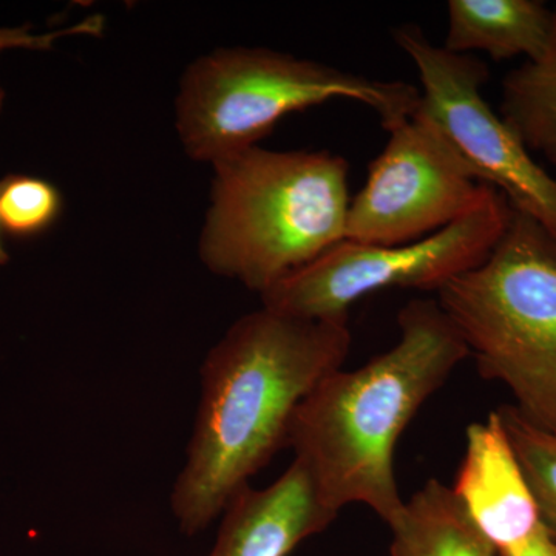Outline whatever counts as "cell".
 <instances>
[{
    "label": "cell",
    "mask_w": 556,
    "mask_h": 556,
    "mask_svg": "<svg viewBox=\"0 0 556 556\" xmlns=\"http://www.w3.org/2000/svg\"><path fill=\"white\" fill-rule=\"evenodd\" d=\"M500 415L535 497L541 525L556 546V430L533 426L511 405L501 408Z\"/></svg>",
    "instance_id": "cell-14"
},
{
    "label": "cell",
    "mask_w": 556,
    "mask_h": 556,
    "mask_svg": "<svg viewBox=\"0 0 556 556\" xmlns=\"http://www.w3.org/2000/svg\"><path fill=\"white\" fill-rule=\"evenodd\" d=\"M393 38L419 76L417 112L438 126L484 185L556 236V178L485 101L484 62L437 46L416 25H402Z\"/></svg>",
    "instance_id": "cell-7"
},
{
    "label": "cell",
    "mask_w": 556,
    "mask_h": 556,
    "mask_svg": "<svg viewBox=\"0 0 556 556\" xmlns=\"http://www.w3.org/2000/svg\"><path fill=\"white\" fill-rule=\"evenodd\" d=\"M514 207L493 189L467 217L412 243L364 244L343 240L278 283L263 306L306 320H348L354 303L391 288L439 291L477 268L503 239Z\"/></svg>",
    "instance_id": "cell-6"
},
{
    "label": "cell",
    "mask_w": 556,
    "mask_h": 556,
    "mask_svg": "<svg viewBox=\"0 0 556 556\" xmlns=\"http://www.w3.org/2000/svg\"><path fill=\"white\" fill-rule=\"evenodd\" d=\"M214 166L201 262L265 294L346 237L350 164L336 153L254 146Z\"/></svg>",
    "instance_id": "cell-3"
},
{
    "label": "cell",
    "mask_w": 556,
    "mask_h": 556,
    "mask_svg": "<svg viewBox=\"0 0 556 556\" xmlns=\"http://www.w3.org/2000/svg\"><path fill=\"white\" fill-rule=\"evenodd\" d=\"M555 551H556V546H555Z\"/></svg>",
    "instance_id": "cell-20"
},
{
    "label": "cell",
    "mask_w": 556,
    "mask_h": 556,
    "mask_svg": "<svg viewBox=\"0 0 556 556\" xmlns=\"http://www.w3.org/2000/svg\"><path fill=\"white\" fill-rule=\"evenodd\" d=\"M500 115L556 178V7L546 49L503 80Z\"/></svg>",
    "instance_id": "cell-13"
},
{
    "label": "cell",
    "mask_w": 556,
    "mask_h": 556,
    "mask_svg": "<svg viewBox=\"0 0 556 556\" xmlns=\"http://www.w3.org/2000/svg\"><path fill=\"white\" fill-rule=\"evenodd\" d=\"M350 346L348 320H306L262 306L208 351L188 457L170 496L185 535L203 532L288 447L299 405L343 367Z\"/></svg>",
    "instance_id": "cell-1"
},
{
    "label": "cell",
    "mask_w": 556,
    "mask_h": 556,
    "mask_svg": "<svg viewBox=\"0 0 556 556\" xmlns=\"http://www.w3.org/2000/svg\"><path fill=\"white\" fill-rule=\"evenodd\" d=\"M336 100L367 105L388 131L415 115L420 91L276 50L230 47L186 68L175 124L190 159L214 164L258 146L291 113Z\"/></svg>",
    "instance_id": "cell-4"
},
{
    "label": "cell",
    "mask_w": 556,
    "mask_h": 556,
    "mask_svg": "<svg viewBox=\"0 0 556 556\" xmlns=\"http://www.w3.org/2000/svg\"><path fill=\"white\" fill-rule=\"evenodd\" d=\"M497 556H556V551L555 544L552 543L543 527L525 546L508 554H497Z\"/></svg>",
    "instance_id": "cell-16"
},
{
    "label": "cell",
    "mask_w": 556,
    "mask_h": 556,
    "mask_svg": "<svg viewBox=\"0 0 556 556\" xmlns=\"http://www.w3.org/2000/svg\"><path fill=\"white\" fill-rule=\"evenodd\" d=\"M64 201L53 182L28 175L0 179V226L16 239L47 232L60 219Z\"/></svg>",
    "instance_id": "cell-15"
},
{
    "label": "cell",
    "mask_w": 556,
    "mask_h": 556,
    "mask_svg": "<svg viewBox=\"0 0 556 556\" xmlns=\"http://www.w3.org/2000/svg\"><path fill=\"white\" fill-rule=\"evenodd\" d=\"M388 135L350 201L345 240L390 247L426 239L467 217L492 192L417 110Z\"/></svg>",
    "instance_id": "cell-8"
},
{
    "label": "cell",
    "mask_w": 556,
    "mask_h": 556,
    "mask_svg": "<svg viewBox=\"0 0 556 556\" xmlns=\"http://www.w3.org/2000/svg\"><path fill=\"white\" fill-rule=\"evenodd\" d=\"M13 49L42 50L43 47L36 42H28V40H0V53ZM3 101H5V90L0 84V113H2Z\"/></svg>",
    "instance_id": "cell-18"
},
{
    "label": "cell",
    "mask_w": 556,
    "mask_h": 556,
    "mask_svg": "<svg viewBox=\"0 0 556 556\" xmlns=\"http://www.w3.org/2000/svg\"><path fill=\"white\" fill-rule=\"evenodd\" d=\"M397 325L391 350L336 369L303 399L288 439L328 510L364 504L387 525L405 507L394 471L399 438L470 356L438 300H412Z\"/></svg>",
    "instance_id": "cell-2"
},
{
    "label": "cell",
    "mask_w": 556,
    "mask_h": 556,
    "mask_svg": "<svg viewBox=\"0 0 556 556\" xmlns=\"http://www.w3.org/2000/svg\"><path fill=\"white\" fill-rule=\"evenodd\" d=\"M444 49L492 60L535 61L546 49L554 9L540 0H448Z\"/></svg>",
    "instance_id": "cell-11"
},
{
    "label": "cell",
    "mask_w": 556,
    "mask_h": 556,
    "mask_svg": "<svg viewBox=\"0 0 556 556\" xmlns=\"http://www.w3.org/2000/svg\"><path fill=\"white\" fill-rule=\"evenodd\" d=\"M475 357L533 426L556 430V236L515 211L489 255L438 291Z\"/></svg>",
    "instance_id": "cell-5"
},
{
    "label": "cell",
    "mask_w": 556,
    "mask_h": 556,
    "mask_svg": "<svg viewBox=\"0 0 556 556\" xmlns=\"http://www.w3.org/2000/svg\"><path fill=\"white\" fill-rule=\"evenodd\" d=\"M391 556H497L481 535L452 486L430 479L388 525Z\"/></svg>",
    "instance_id": "cell-12"
},
{
    "label": "cell",
    "mask_w": 556,
    "mask_h": 556,
    "mask_svg": "<svg viewBox=\"0 0 556 556\" xmlns=\"http://www.w3.org/2000/svg\"><path fill=\"white\" fill-rule=\"evenodd\" d=\"M2 233V226H0V266L7 265L10 262L9 251L3 247Z\"/></svg>",
    "instance_id": "cell-19"
},
{
    "label": "cell",
    "mask_w": 556,
    "mask_h": 556,
    "mask_svg": "<svg viewBox=\"0 0 556 556\" xmlns=\"http://www.w3.org/2000/svg\"><path fill=\"white\" fill-rule=\"evenodd\" d=\"M452 492L496 554L517 551L543 529L500 412L468 426L466 456Z\"/></svg>",
    "instance_id": "cell-9"
},
{
    "label": "cell",
    "mask_w": 556,
    "mask_h": 556,
    "mask_svg": "<svg viewBox=\"0 0 556 556\" xmlns=\"http://www.w3.org/2000/svg\"><path fill=\"white\" fill-rule=\"evenodd\" d=\"M222 515L207 556H289L338 518L321 504L308 471L295 459L274 484L244 486Z\"/></svg>",
    "instance_id": "cell-10"
},
{
    "label": "cell",
    "mask_w": 556,
    "mask_h": 556,
    "mask_svg": "<svg viewBox=\"0 0 556 556\" xmlns=\"http://www.w3.org/2000/svg\"><path fill=\"white\" fill-rule=\"evenodd\" d=\"M54 36L51 35H36L30 28H0V40H28V42H36L42 46L43 49L51 46Z\"/></svg>",
    "instance_id": "cell-17"
}]
</instances>
